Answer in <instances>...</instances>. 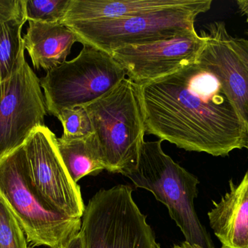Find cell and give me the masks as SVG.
Here are the masks:
<instances>
[{"mask_svg":"<svg viewBox=\"0 0 248 248\" xmlns=\"http://www.w3.org/2000/svg\"><path fill=\"white\" fill-rule=\"evenodd\" d=\"M23 5L24 0H0V23L25 17Z\"/></svg>","mask_w":248,"mask_h":248,"instance_id":"cell-20","label":"cell"},{"mask_svg":"<svg viewBox=\"0 0 248 248\" xmlns=\"http://www.w3.org/2000/svg\"><path fill=\"white\" fill-rule=\"evenodd\" d=\"M62 161L76 183L87 176H97L106 170V165L95 135L79 139L58 138Z\"/></svg>","mask_w":248,"mask_h":248,"instance_id":"cell-15","label":"cell"},{"mask_svg":"<svg viewBox=\"0 0 248 248\" xmlns=\"http://www.w3.org/2000/svg\"><path fill=\"white\" fill-rule=\"evenodd\" d=\"M201 32L206 42L198 61L217 77L248 129V68L232 48L224 22H212Z\"/></svg>","mask_w":248,"mask_h":248,"instance_id":"cell-11","label":"cell"},{"mask_svg":"<svg viewBox=\"0 0 248 248\" xmlns=\"http://www.w3.org/2000/svg\"><path fill=\"white\" fill-rule=\"evenodd\" d=\"M173 248H202L198 245L190 244V243H187V242H183L179 245H175Z\"/></svg>","mask_w":248,"mask_h":248,"instance_id":"cell-24","label":"cell"},{"mask_svg":"<svg viewBox=\"0 0 248 248\" xmlns=\"http://www.w3.org/2000/svg\"><path fill=\"white\" fill-rule=\"evenodd\" d=\"M22 50L14 72L0 84V160L45 125L47 115L40 80Z\"/></svg>","mask_w":248,"mask_h":248,"instance_id":"cell-9","label":"cell"},{"mask_svg":"<svg viewBox=\"0 0 248 248\" xmlns=\"http://www.w3.org/2000/svg\"><path fill=\"white\" fill-rule=\"evenodd\" d=\"M140 87L147 133L214 157L247 149L248 127L217 77L198 60Z\"/></svg>","mask_w":248,"mask_h":248,"instance_id":"cell-1","label":"cell"},{"mask_svg":"<svg viewBox=\"0 0 248 248\" xmlns=\"http://www.w3.org/2000/svg\"><path fill=\"white\" fill-rule=\"evenodd\" d=\"M83 46L77 58L46 71L39 79L46 110L55 117L65 109L93 103L126 76L110 54L91 45Z\"/></svg>","mask_w":248,"mask_h":248,"instance_id":"cell-6","label":"cell"},{"mask_svg":"<svg viewBox=\"0 0 248 248\" xmlns=\"http://www.w3.org/2000/svg\"><path fill=\"white\" fill-rule=\"evenodd\" d=\"M0 193L31 247L62 248L81 231V218H71L52 209L32 186L24 145L0 160Z\"/></svg>","mask_w":248,"mask_h":248,"instance_id":"cell-5","label":"cell"},{"mask_svg":"<svg viewBox=\"0 0 248 248\" xmlns=\"http://www.w3.org/2000/svg\"><path fill=\"white\" fill-rule=\"evenodd\" d=\"M246 33H247V35H248V29L247 30V32H246Z\"/></svg>","mask_w":248,"mask_h":248,"instance_id":"cell-26","label":"cell"},{"mask_svg":"<svg viewBox=\"0 0 248 248\" xmlns=\"http://www.w3.org/2000/svg\"><path fill=\"white\" fill-rule=\"evenodd\" d=\"M23 42L33 67L48 71L66 61L78 40L77 34L62 23L29 21Z\"/></svg>","mask_w":248,"mask_h":248,"instance_id":"cell-13","label":"cell"},{"mask_svg":"<svg viewBox=\"0 0 248 248\" xmlns=\"http://www.w3.org/2000/svg\"><path fill=\"white\" fill-rule=\"evenodd\" d=\"M62 248H85L84 238L81 231L75 237H73L64 247Z\"/></svg>","mask_w":248,"mask_h":248,"instance_id":"cell-22","label":"cell"},{"mask_svg":"<svg viewBox=\"0 0 248 248\" xmlns=\"http://www.w3.org/2000/svg\"><path fill=\"white\" fill-rule=\"evenodd\" d=\"M110 173L124 175L137 166L146 132L141 87L125 78L84 106Z\"/></svg>","mask_w":248,"mask_h":248,"instance_id":"cell-2","label":"cell"},{"mask_svg":"<svg viewBox=\"0 0 248 248\" xmlns=\"http://www.w3.org/2000/svg\"><path fill=\"white\" fill-rule=\"evenodd\" d=\"M247 149H248V147H247Z\"/></svg>","mask_w":248,"mask_h":248,"instance_id":"cell-27","label":"cell"},{"mask_svg":"<svg viewBox=\"0 0 248 248\" xmlns=\"http://www.w3.org/2000/svg\"><path fill=\"white\" fill-rule=\"evenodd\" d=\"M133 189L117 185L90 199L82 218L85 248H155V233L133 199Z\"/></svg>","mask_w":248,"mask_h":248,"instance_id":"cell-7","label":"cell"},{"mask_svg":"<svg viewBox=\"0 0 248 248\" xmlns=\"http://www.w3.org/2000/svg\"><path fill=\"white\" fill-rule=\"evenodd\" d=\"M70 0H24V15L29 21L61 23Z\"/></svg>","mask_w":248,"mask_h":248,"instance_id":"cell-18","label":"cell"},{"mask_svg":"<svg viewBox=\"0 0 248 248\" xmlns=\"http://www.w3.org/2000/svg\"><path fill=\"white\" fill-rule=\"evenodd\" d=\"M160 248V246H159L158 244H157V246H156V248Z\"/></svg>","mask_w":248,"mask_h":248,"instance_id":"cell-25","label":"cell"},{"mask_svg":"<svg viewBox=\"0 0 248 248\" xmlns=\"http://www.w3.org/2000/svg\"><path fill=\"white\" fill-rule=\"evenodd\" d=\"M26 17L0 23V84L13 74L24 49L22 29Z\"/></svg>","mask_w":248,"mask_h":248,"instance_id":"cell-16","label":"cell"},{"mask_svg":"<svg viewBox=\"0 0 248 248\" xmlns=\"http://www.w3.org/2000/svg\"><path fill=\"white\" fill-rule=\"evenodd\" d=\"M237 7L240 13L245 16L248 23V0H237Z\"/></svg>","mask_w":248,"mask_h":248,"instance_id":"cell-23","label":"cell"},{"mask_svg":"<svg viewBox=\"0 0 248 248\" xmlns=\"http://www.w3.org/2000/svg\"><path fill=\"white\" fill-rule=\"evenodd\" d=\"M231 46L248 69V40L244 38L231 37Z\"/></svg>","mask_w":248,"mask_h":248,"instance_id":"cell-21","label":"cell"},{"mask_svg":"<svg viewBox=\"0 0 248 248\" xmlns=\"http://www.w3.org/2000/svg\"><path fill=\"white\" fill-rule=\"evenodd\" d=\"M0 248H29L26 234L0 193Z\"/></svg>","mask_w":248,"mask_h":248,"instance_id":"cell-17","label":"cell"},{"mask_svg":"<svg viewBox=\"0 0 248 248\" xmlns=\"http://www.w3.org/2000/svg\"><path fill=\"white\" fill-rule=\"evenodd\" d=\"M183 0H70L62 24L114 20L157 11L180 4Z\"/></svg>","mask_w":248,"mask_h":248,"instance_id":"cell-14","label":"cell"},{"mask_svg":"<svg viewBox=\"0 0 248 248\" xmlns=\"http://www.w3.org/2000/svg\"><path fill=\"white\" fill-rule=\"evenodd\" d=\"M230 190L208 212L210 226L221 248H248V170L239 184L230 182Z\"/></svg>","mask_w":248,"mask_h":248,"instance_id":"cell-12","label":"cell"},{"mask_svg":"<svg viewBox=\"0 0 248 248\" xmlns=\"http://www.w3.org/2000/svg\"><path fill=\"white\" fill-rule=\"evenodd\" d=\"M23 145L29 179L41 198L60 214L82 218L86 206L81 188L68 173L55 133L45 125L39 127Z\"/></svg>","mask_w":248,"mask_h":248,"instance_id":"cell-8","label":"cell"},{"mask_svg":"<svg viewBox=\"0 0 248 248\" xmlns=\"http://www.w3.org/2000/svg\"><path fill=\"white\" fill-rule=\"evenodd\" d=\"M205 42L203 33L198 34L195 31L166 40L123 47L110 55L128 79L142 85L195 62Z\"/></svg>","mask_w":248,"mask_h":248,"instance_id":"cell-10","label":"cell"},{"mask_svg":"<svg viewBox=\"0 0 248 248\" xmlns=\"http://www.w3.org/2000/svg\"><path fill=\"white\" fill-rule=\"evenodd\" d=\"M212 0H183L157 11L114 20H90L65 24L78 42L110 54L115 50L166 40L195 32L196 17L211 9Z\"/></svg>","mask_w":248,"mask_h":248,"instance_id":"cell-4","label":"cell"},{"mask_svg":"<svg viewBox=\"0 0 248 248\" xmlns=\"http://www.w3.org/2000/svg\"><path fill=\"white\" fill-rule=\"evenodd\" d=\"M57 118L63 128L61 136L63 139H79L94 133L91 119L84 106L65 109Z\"/></svg>","mask_w":248,"mask_h":248,"instance_id":"cell-19","label":"cell"},{"mask_svg":"<svg viewBox=\"0 0 248 248\" xmlns=\"http://www.w3.org/2000/svg\"><path fill=\"white\" fill-rule=\"evenodd\" d=\"M163 141H144L137 166L124 176L166 205L186 242L202 248H215L195 209L199 180L163 151Z\"/></svg>","mask_w":248,"mask_h":248,"instance_id":"cell-3","label":"cell"}]
</instances>
